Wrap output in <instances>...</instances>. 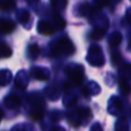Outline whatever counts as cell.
<instances>
[{
	"instance_id": "cell-1",
	"label": "cell",
	"mask_w": 131,
	"mask_h": 131,
	"mask_svg": "<svg viewBox=\"0 0 131 131\" xmlns=\"http://www.w3.org/2000/svg\"><path fill=\"white\" fill-rule=\"evenodd\" d=\"M57 53H66V54H71L73 52V44L71 42V40L67 37H62L60 38L57 42H56V48Z\"/></svg>"
},
{
	"instance_id": "cell-2",
	"label": "cell",
	"mask_w": 131,
	"mask_h": 131,
	"mask_svg": "<svg viewBox=\"0 0 131 131\" xmlns=\"http://www.w3.org/2000/svg\"><path fill=\"white\" fill-rule=\"evenodd\" d=\"M15 25L13 21L9 19H0V32L3 33H9L12 30H14Z\"/></svg>"
},
{
	"instance_id": "cell-3",
	"label": "cell",
	"mask_w": 131,
	"mask_h": 131,
	"mask_svg": "<svg viewBox=\"0 0 131 131\" xmlns=\"http://www.w3.org/2000/svg\"><path fill=\"white\" fill-rule=\"evenodd\" d=\"M38 30L43 35H51L53 33V28L47 21H44V20L39 21V24H38Z\"/></svg>"
},
{
	"instance_id": "cell-4",
	"label": "cell",
	"mask_w": 131,
	"mask_h": 131,
	"mask_svg": "<svg viewBox=\"0 0 131 131\" xmlns=\"http://www.w3.org/2000/svg\"><path fill=\"white\" fill-rule=\"evenodd\" d=\"M15 3L14 2H0V9H8L10 6H14Z\"/></svg>"
},
{
	"instance_id": "cell-5",
	"label": "cell",
	"mask_w": 131,
	"mask_h": 131,
	"mask_svg": "<svg viewBox=\"0 0 131 131\" xmlns=\"http://www.w3.org/2000/svg\"><path fill=\"white\" fill-rule=\"evenodd\" d=\"M129 48L131 49V39H130V41H129Z\"/></svg>"
}]
</instances>
